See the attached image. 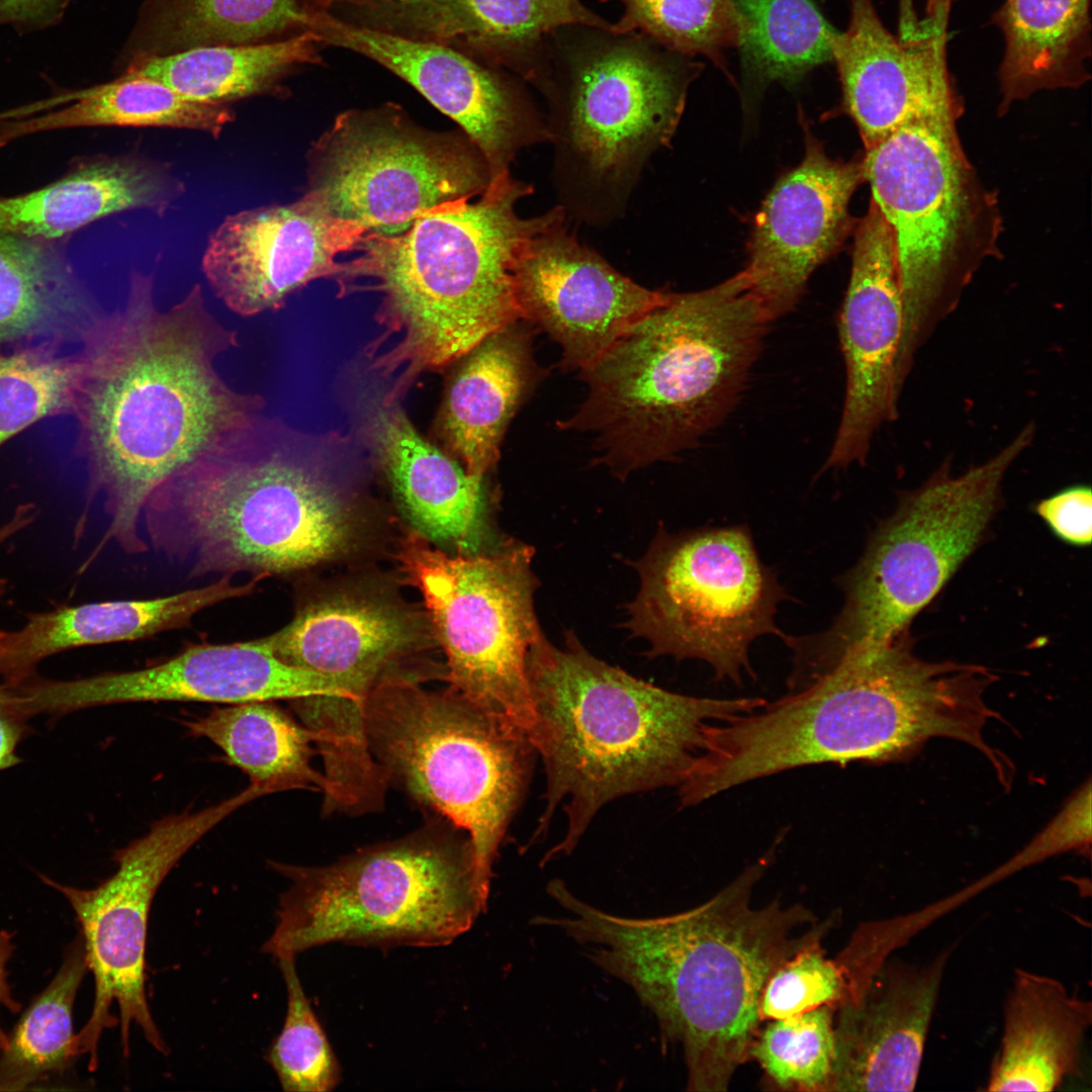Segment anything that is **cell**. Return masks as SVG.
<instances>
[{"label": "cell", "instance_id": "obj_29", "mask_svg": "<svg viewBox=\"0 0 1092 1092\" xmlns=\"http://www.w3.org/2000/svg\"><path fill=\"white\" fill-rule=\"evenodd\" d=\"M449 389L443 430L462 467L484 480L497 462L507 428L543 377L532 333L519 320L466 356Z\"/></svg>", "mask_w": 1092, "mask_h": 1092}, {"label": "cell", "instance_id": "obj_24", "mask_svg": "<svg viewBox=\"0 0 1092 1092\" xmlns=\"http://www.w3.org/2000/svg\"><path fill=\"white\" fill-rule=\"evenodd\" d=\"M887 960L862 992L835 1010L831 1091H912L947 963Z\"/></svg>", "mask_w": 1092, "mask_h": 1092}, {"label": "cell", "instance_id": "obj_4", "mask_svg": "<svg viewBox=\"0 0 1092 1092\" xmlns=\"http://www.w3.org/2000/svg\"><path fill=\"white\" fill-rule=\"evenodd\" d=\"M533 185L507 172L477 198L437 208L395 235L367 233L359 255L339 263L340 296L379 295L382 329L366 347L369 368L392 382L380 399L394 403L417 378L465 357L521 320L514 267L524 244L566 216L556 204L521 216Z\"/></svg>", "mask_w": 1092, "mask_h": 1092}, {"label": "cell", "instance_id": "obj_43", "mask_svg": "<svg viewBox=\"0 0 1092 1092\" xmlns=\"http://www.w3.org/2000/svg\"><path fill=\"white\" fill-rule=\"evenodd\" d=\"M617 30L640 28L687 53L717 56L738 46L740 26L732 0H622Z\"/></svg>", "mask_w": 1092, "mask_h": 1092}, {"label": "cell", "instance_id": "obj_16", "mask_svg": "<svg viewBox=\"0 0 1092 1092\" xmlns=\"http://www.w3.org/2000/svg\"><path fill=\"white\" fill-rule=\"evenodd\" d=\"M257 798L258 793L248 786L205 809L159 819L146 834L114 852L116 871L94 888L71 887L40 875L42 882L58 890L75 912L88 971L94 977L92 1011L77 1033L79 1055L89 1057L90 1071L98 1067L102 1032L117 1023L110 1014L113 1002L119 1010L124 1057L129 1055L132 1024L141 1028L157 1052L168 1053L146 992V945L152 902L168 874L198 840Z\"/></svg>", "mask_w": 1092, "mask_h": 1092}, {"label": "cell", "instance_id": "obj_6", "mask_svg": "<svg viewBox=\"0 0 1092 1092\" xmlns=\"http://www.w3.org/2000/svg\"><path fill=\"white\" fill-rule=\"evenodd\" d=\"M769 320L744 270L667 293L580 371L587 393L561 430L592 433L597 464L624 480L694 446L736 404Z\"/></svg>", "mask_w": 1092, "mask_h": 1092}, {"label": "cell", "instance_id": "obj_20", "mask_svg": "<svg viewBox=\"0 0 1092 1092\" xmlns=\"http://www.w3.org/2000/svg\"><path fill=\"white\" fill-rule=\"evenodd\" d=\"M369 231L331 215L310 193L229 215L210 235L202 271L232 311L252 316L283 306L318 278H333L340 254L355 251Z\"/></svg>", "mask_w": 1092, "mask_h": 1092}, {"label": "cell", "instance_id": "obj_22", "mask_svg": "<svg viewBox=\"0 0 1092 1092\" xmlns=\"http://www.w3.org/2000/svg\"><path fill=\"white\" fill-rule=\"evenodd\" d=\"M923 19L918 33L900 38L872 0H850L849 24L834 35L843 105L866 150L904 125L962 113L947 62L949 16Z\"/></svg>", "mask_w": 1092, "mask_h": 1092}, {"label": "cell", "instance_id": "obj_7", "mask_svg": "<svg viewBox=\"0 0 1092 1092\" xmlns=\"http://www.w3.org/2000/svg\"><path fill=\"white\" fill-rule=\"evenodd\" d=\"M325 469L317 440L261 415L152 493L148 540L191 577L263 579L314 566L348 550L355 534Z\"/></svg>", "mask_w": 1092, "mask_h": 1092}, {"label": "cell", "instance_id": "obj_2", "mask_svg": "<svg viewBox=\"0 0 1092 1092\" xmlns=\"http://www.w3.org/2000/svg\"><path fill=\"white\" fill-rule=\"evenodd\" d=\"M776 842L713 898L676 914L629 918L573 895L559 880L550 897L565 916H536L586 947L600 969L627 984L652 1011L661 1036L681 1045L688 1090L726 1091L750 1060L762 1021L759 1004L771 974L804 944L825 935L800 905L777 900L755 908L751 895L770 866Z\"/></svg>", "mask_w": 1092, "mask_h": 1092}, {"label": "cell", "instance_id": "obj_9", "mask_svg": "<svg viewBox=\"0 0 1092 1092\" xmlns=\"http://www.w3.org/2000/svg\"><path fill=\"white\" fill-rule=\"evenodd\" d=\"M394 666L365 702L369 747L389 781L468 834L487 879L518 809L535 750L521 729L448 688Z\"/></svg>", "mask_w": 1092, "mask_h": 1092}, {"label": "cell", "instance_id": "obj_19", "mask_svg": "<svg viewBox=\"0 0 1092 1092\" xmlns=\"http://www.w3.org/2000/svg\"><path fill=\"white\" fill-rule=\"evenodd\" d=\"M566 216L533 235L514 267L520 317L561 348V366L582 371L668 292L645 288L580 243Z\"/></svg>", "mask_w": 1092, "mask_h": 1092}, {"label": "cell", "instance_id": "obj_31", "mask_svg": "<svg viewBox=\"0 0 1092 1092\" xmlns=\"http://www.w3.org/2000/svg\"><path fill=\"white\" fill-rule=\"evenodd\" d=\"M234 118L226 105L188 99L154 79L120 75L0 113V147L36 132L84 126L184 128L217 138Z\"/></svg>", "mask_w": 1092, "mask_h": 1092}, {"label": "cell", "instance_id": "obj_37", "mask_svg": "<svg viewBox=\"0 0 1092 1092\" xmlns=\"http://www.w3.org/2000/svg\"><path fill=\"white\" fill-rule=\"evenodd\" d=\"M391 15L423 37L509 42L534 38L562 25L608 27L579 0H392Z\"/></svg>", "mask_w": 1092, "mask_h": 1092}, {"label": "cell", "instance_id": "obj_50", "mask_svg": "<svg viewBox=\"0 0 1092 1092\" xmlns=\"http://www.w3.org/2000/svg\"><path fill=\"white\" fill-rule=\"evenodd\" d=\"M953 2L954 0H926L925 15L935 16L950 12ZM919 20L913 0H899V30H910Z\"/></svg>", "mask_w": 1092, "mask_h": 1092}, {"label": "cell", "instance_id": "obj_14", "mask_svg": "<svg viewBox=\"0 0 1092 1092\" xmlns=\"http://www.w3.org/2000/svg\"><path fill=\"white\" fill-rule=\"evenodd\" d=\"M490 182L485 158L461 129L425 128L393 103L340 113L307 153L306 192L369 233L399 234Z\"/></svg>", "mask_w": 1092, "mask_h": 1092}, {"label": "cell", "instance_id": "obj_38", "mask_svg": "<svg viewBox=\"0 0 1092 1092\" xmlns=\"http://www.w3.org/2000/svg\"><path fill=\"white\" fill-rule=\"evenodd\" d=\"M88 971L79 937L48 987L25 1010L0 1052V1091H20L64 1074L79 1056L73 1009Z\"/></svg>", "mask_w": 1092, "mask_h": 1092}, {"label": "cell", "instance_id": "obj_13", "mask_svg": "<svg viewBox=\"0 0 1092 1092\" xmlns=\"http://www.w3.org/2000/svg\"><path fill=\"white\" fill-rule=\"evenodd\" d=\"M534 552L508 542L490 554L450 555L410 534L398 553L445 651L449 688L528 737L534 710L527 657L544 637L534 608Z\"/></svg>", "mask_w": 1092, "mask_h": 1092}, {"label": "cell", "instance_id": "obj_18", "mask_svg": "<svg viewBox=\"0 0 1092 1092\" xmlns=\"http://www.w3.org/2000/svg\"><path fill=\"white\" fill-rule=\"evenodd\" d=\"M905 316L894 238L874 201L854 237L839 321L846 368L840 423L825 467L866 461L872 438L898 413L899 355Z\"/></svg>", "mask_w": 1092, "mask_h": 1092}, {"label": "cell", "instance_id": "obj_27", "mask_svg": "<svg viewBox=\"0 0 1092 1092\" xmlns=\"http://www.w3.org/2000/svg\"><path fill=\"white\" fill-rule=\"evenodd\" d=\"M397 404H374L367 429L405 514L427 539L475 553L484 528L483 480L426 441Z\"/></svg>", "mask_w": 1092, "mask_h": 1092}, {"label": "cell", "instance_id": "obj_51", "mask_svg": "<svg viewBox=\"0 0 1092 1092\" xmlns=\"http://www.w3.org/2000/svg\"><path fill=\"white\" fill-rule=\"evenodd\" d=\"M305 1L306 0H303L304 5H305ZM380 1L388 2V1H392V0H380Z\"/></svg>", "mask_w": 1092, "mask_h": 1092}, {"label": "cell", "instance_id": "obj_42", "mask_svg": "<svg viewBox=\"0 0 1092 1092\" xmlns=\"http://www.w3.org/2000/svg\"><path fill=\"white\" fill-rule=\"evenodd\" d=\"M294 959H277L287 990V1010L282 1029L267 1051L266 1061L284 1091H332L341 1081V1069L305 996Z\"/></svg>", "mask_w": 1092, "mask_h": 1092}, {"label": "cell", "instance_id": "obj_46", "mask_svg": "<svg viewBox=\"0 0 1092 1092\" xmlns=\"http://www.w3.org/2000/svg\"><path fill=\"white\" fill-rule=\"evenodd\" d=\"M27 720L16 705L11 687L0 679V770L19 763L18 746L29 733Z\"/></svg>", "mask_w": 1092, "mask_h": 1092}, {"label": "cell", "instance_id": "obj_35", "mask_svg": "<svg viewBox=\"0 0 1092 1092\" xmlns=\"http://www.w3.org/2000/svg\"><path fill=\"white\" fill-rule=\"evenodd\" d=\"M318 37L302 31L246 44H212L135 61L125 76L157 80L184 97L208 104L269 94L295 67L316 62Z\"/></svg>", "mask_w": 1092, "mask_h": 1092}, {"label": "cell", "instance_id": "obj_17", "mask_svg": "<svg viewBox=\"0 0 1092 1092\" xmlns=\"http://www.w3.org/2000/svg\"><path fill=\"white\" fill-rule=\"evenodd\" d=\"M17 695L28 717L158 701L232 705L308 697L360 700L330 676L282 661L263 638L193 645L164 662L138 670L65 680L36 673L17 687Z\"/></svg>", "mask_w": 1092, "mask_h": 1092}, {"label": "cell", "instance_id": "obj_5", "mask_svg": "<svg viewBox=\"0 0 1092 1092\" xmlns=\"http://www.w3.org/2000/svg\"><path fill=\"white\" fill-rule=\"evenodd\" d=\"M534 710L529 740L541 756L545 810L533 838L563 804L567 828L545 856L569 853L599 810L620 797L678 786L705 731L751 713L762 698L711 699L672 693L590 654L572 632L557 648L544 636L527 657Z\"/></svg>", "mask_w": 1092, "mask_h": 1092}, {"label": "cell", "instance_id": "obj_23", "mask_svg": "<svg viewBox=\"0 0 1092 1092\" xmlns=\"http://www.w3.org/2000/svg\"><path fill=\"white\" fill-rule=\"evenodd\" d=\"M863 179L862 161L832 160L810 139L802 162L763 201L744 271L769 322L796 305L812 272L843 241L849 200Z\"/></svg>", "mask_w": 1092, "mask_h": 1092}, {"label": "cell", "instance_id": "obj_47", "mask_svg": "<svg viewBox=\"0 0 1092 1092\" xmlns=\"http://www.w3.org/2000/svg\"><path fill=\"white\" fill-rule=\"evenodd\" d=\"M63 0H0V21L31 22L49 15Z\"/></svg>", "mask_w": 1092, "mask_h": 1092}, {"label": "cell", "instance_id": "obj_11", "mask_svg": "<svg viewBox=\"0 0 1092 1092\" xmlns=\"http://www.w3.org/2000/svg\"><path fill=\"white\" fill-rule=\"evenodd\" d=\"M957 119L904 125L862 160L873 201L891 229L904 302L899 373L905 378L932 326L954 305L1002 231L996 197L981 183Z\"/></svg>", "mask_w": 1092, "mask_h": 1092}, {"label": "cell", "instance_id": "obj_36", "mask_svg": "<svg viewBox=\"0 0 1092 1092\" xmlns=\"http://www.w3.org/2000/svg\"><path fill=\"white\" fill-rule=\"evenodd\" d=\"M102 313L38 246L0 233V344L82 343Z\"/></svg>", "mask_w": 1092, "mask_h": 1092}, {"label": "cell", "instance_id": "obj_40", "mask_svg": "<svg viewBox=\"0 0 1092 1092\" xmlns=\"http://www.w3.org/2000/svg\"><path fill=\"white\" fill-rule=\"evenodd\" d=\"M85 368L82 353L35 343L0 354V446L32 424L74 412Z\"/></svg>", "mask_w": 1092, "mask_h": 1092}, {"label": "cell", "instance_id": "obj_48", "mask_svg": "<svg viewBox=\"0 0 1092 1092\" xmlns=\"http://www.w3.org/2000/svg\"><path fill=\"white\" fill-rule=\"evenodd\" d=\"M14 945L12 933L7 930L0 931V1006L7 1008L10 1012L15 1013L19 1011L21 1005L17 1002L11 992L10 985L8 983L7 965L12 954ZM8 1043V1035L2 1029L0 1025V1052L3 1051Z\"/></svg>", "mask_w": 1092, "mask_h": 1092}, {"label": "cell", "instance_id": "obj_10", "mask_svg": "<svg viewBox=\"0 0 1092 1092\" xmlns=\"http://www.w3.org/2000/svg\"><path fill=\"white\" fill-rule=\"evenodd\" d=\"M1034 431L1026 427L992 458L961 475L940 469L904 496L843 578L845 602L832 625L788 639L800 677L815 680L849 651L908 630L979 545L997 510L1004 476L1031 444Z\"/></svg>", "mask_w": 1092, "mask_h": 1092}, {"label": "cell", "instance_id": "obj_28", "mask_svg": "<svg viewBox=\"0 0 1092 1092\" xmlns=\"http://www.w3.org/2000/svg\"><path fill=\"white\" fill-rule=\"evenodd\" d=\"M1092 1004L1053 977L1016 970L986 1090L1054 1091L1079 1072Z\"/></svg>", "mask_w": 1092, "mask_h": 1092}, {"label": "cell", "instance_id": "obj_12", "mask_svg": "<svg viewBox=\"0 0 1092 1092\" xmlns=\"http://www.w3.org/2000/svg\"><path fill=\"white\" fill-rule=\"evenodd\" d=\"M639 589L626 606L624 627L645 639L650 657L697 658L718 680L753 676L748 658L760 636L786 637L776 624L786 598L742 526L670 534L660 527L633 562Z\"/></svg>", "mask_w": 1092, "mask_h": 1092}, {"label": "cell", "instance_id": "obj_8", "mask_svg": "<svg viewBox=\"0 0 1092 1092\" xmlns=\"http://www.w3.org/2000/svg\"><path fill=\"white\" fill-rule=\"evenodd\" d=\"M269 866L291 882L262 947L276 960L331 942L449 944L485 910L490 885L468 839L429 829L329 866Z\"/></svg>", "mask_w": 1092, "mask_h": 1092}, {"label": "cell", "instance_id": "obj_3", "mask_svg": "<svg viewBox=\"0 0 1092 1092\" xmlns=\"http://www.w3.org/2000/svg\"><path fill=\"white\" fill-rule=\"evenodd\" d=\"M905 630L855 648L810 685L710 725L680 785L690 805L818 763L886 762L946 737L978 747L990 716L976 664L928 662Z\"/></svg>", "mask_w": 1092, "mask_h": 1092}, {"label": "cell", "instance_id": "obj_34", "mask_svg": "<svg viewBox=\"0 0 1092 1092\" xmlns=\"http://www.w3.org/2000/svg\"><path fill=\"white\" fill-rule=\"evenodd\" d=\"M188 732L215 744L263 796L291 790L325 793L328 781L311 766L320 735L274 705L254 701L214 708L184 722Z\"/></svg>", "mask_w": 1092, "mask_h": 1092}, {"label": "cell", "instance_id": "obj_21", "mask_svg": "<svg viewBox=\"0 0 1092 1092\" xmlns=\"http://www.w3.org/2000/svg\"><path fill=\"white\" fill-rule=\"evenodd\" d=\"M306 30L320 42L372 59L411 84L459 124L485 158L491 178L510 172L523 149L549 141L545 121L520 105L492 74L445 43L355 25L311 8Z\"/></svg>", "mask_w": 1092, "mask_h": 1092}, {"label": "cell", "instance_id": "obj_15", "mask_svg": "<svg viewBox=\"0 0 1092 1092\" xmlns=\"http://www.w3.org/2000/svg\"><path fill=\"white\" fill-rule=\"evenodd\" d=\"M685 99L682 80L638 52L613 51L586 66L546 122L566 214L593 225L622 217L648 160L669 145Z\"/></svg>", "mask_w": 1092, "mask_h": 1092}, {"label": "cell", "instance_id": "obj_49", "mask_svg": "<svg viewBox=\"0 0 1092 1092\" xmlns=\"http://www.w3.org/2000/svg\"><path fill=\"white\" fill-rule=\"evenodd\" d=\"M37 513L38 510L33 504L19 505L14 510L9 520L0 526V546L14 535L30 526L36 519ZM7 585V580L0 577V600L6 594Z\"/></svg>", "mask_w": 1092, "mask_h": 1092}, {"label": "cell", "instance_id": "obj_25", "mask_svg": "<svg viewBox=\"0 0 1092 1092\" xmlns=\"http://www.w3.org/2000/svg\"><path fill=\"white\" fill-rule=\"evenodd\" d=\"M424 637L420 620L402 607L344 595L301 606L263 640L282 661L330 676L366 702L378 678Z\"/></svg>", "mask_w": 1092, "mask_h": 1092}, {"label": "cell", "instance_id": "obj_45", "mask_svg": "<svg viewBox=\"0 0 1092 1092\" xmlns=\"http://www.w3.org/2000/svg\"><path fill=\"white\" fill-rule=\"evenodd\" d=\"M1037 515L1062 541L1086 546L1092 536V493L1090 486L1074 485L1040 500Z\"/></svg>", "mask_w": 1092, "mask_h": 1092}, {"label": "cell", "instance_id": "obj_1", "mask_svg": "<svg viewBox=\"0 0 1092 1092\" xmlns=\"http://www.w3.org/2000/svg\"><path fill=\"white\" fill-rule=\"evenodd\" d=\"M82 344L77 448L88 502L102 497L109 517L94 553L113 541L140 554L149 548L141 523L152 493L261 416L265 402L216 370L238 333L210 312L198 284L162 310L154 276L133 271L124 306L102 313Z\"/></svg>", "mask_w": 1092, "mask_h": 1092}, {"label": "cell", "instance_id": "obj_26", "mask_svg": "<svg viewBox=\"0 0 1092 1092\" xmlns=\"http://www.w3.org/2000/svg\"><path fill=\"white\" fill-rule=\"evenodd\" d=\"M262 579L235 584L232 575L174 595L62 606L30 613L13 631L0 630V679L15 687L36 674L43 659L69 649L134 641L189 624L199 612L255 593Z\"/></svg>", "mask_w": 1092, "mask_h": 1092}, {"label": "cell", "instance_id": "obj_39", "mask_svg": "<svg viewBox=\"0 0 1092 1092\" xmlns=\"http://www.w3.org/2000/svg\"><path fill=\"white\" fill-rule=\"evenodd\" d=\"M746 61L765 80L792 81L832 59L836 31L813 0H732Z\"/></svg>", "mask_w": 1092, "mask_h": 1092}, {"label": "cell", "instance_id": "obj_32", "mask_svg": "<svg viewBox=\"0 0 1092 1092\" xmlns=\"http://www.w3.org/2000/svg\"><path fill=\"white\" fill-rule=\"evenodd\" d=\"M1091 0H1005L991 17L1002 33L1000 111L1041 90L1078 88L1091 75Z\"/></svg>", "mask_w": 1092, "mask_h": 1092}, {"label": "cell", "instance_id": "obj_33", "mask_svg": "<svg viewBox=\"0 0 1092 1092\" xmlns=\"http://www.w3.org/2000/svg\"><path fill=\"white\" fill-rule=\"evenodd\" d=\"M306 22L302 0H144L125 66L203 46L278 40L306 31Z\"/></svg>", "mask_w": 1092, "mask_h": 1092}, {"label": "cell", "instance_id": "obj_41", "mask_svg": "<svg viewBox=\"0 0 1092 1092\" xmlns=\"http://www.w3.org/2000/svg\"><path fill=\"white\" fill-rule=\"evenodd\" d=\"M835 1010L821 1006L770 1020L750 1051L770 1085L785 1091H831L836 1041Z\"/></svg>", "mask_w": 1092, "mask_h": 1092}, {"label": "cell", "instance_id": "obj_44", "mask_svg": "<svg viewBox=\"0 0 1092 1092\" xmlns=\"http://www.w3.org/2000/svg\"><path fill=\"white\" fill-rule=\"evenodd\" d=\"M819 935L786 960L767 980L760 998L761 1020L796 1016L829 1006L834 1010L848 1002L850 985L840 961L829 959Z\"/></svg>", "mask_w": 1092, "mask_h": 1092}, {"label": "cell", "instance_id": "obj_30", "mask_svg": "<svg viewBox=\"0 0 1092 1092\" xmlns=\"http://www.w3.org/2000/svg\"><path fill=\"white\" fill-rule=\"evenodd\" d=\"M185 191L169 165L127 155L96 159L30 193L0 199V233L58 238L112 213L163 215Z\"/></svg>", "mask_w": 1092, "mask_h": 1092}]
</instances>
